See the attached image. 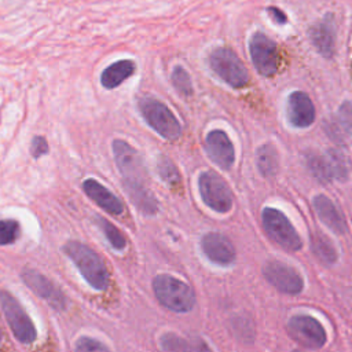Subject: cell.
I'll return each mask as SVG.
<instances>
[{
    "instance_id": "cell-9",
    "label": "cell",
    "mask_w": 352,
    "mask_h": 352,
    "mask_svg": "<svg viewBox=\"0 0 352 352\" xmlns=\"http://www.w3.org/2000/svg\"><path fill=\"white\" fill-rule=\"evenodd\" d=\"M290 337L307 348H320L326 342V331L320 322L309 315H296L287 322Z\"/></svg>"
},
{
    "instance_id": "cell-33",
    "label": "cell",
    "mask_w": 352,
    "mask_h": 352,
    "mask_svg": "<svg viewBox=\"0 0 352 352\" xmlns=\"http://www.w3.org/2000/svg\"><path fill=\"white\" fill-rule=\"evenodd\" d=\"M186 352H212L208 344L201 338H194L186 348Z\"/></svg>"
},
{
    "instance_id": "cell-31",
    "label": "cell",
    "mask_w": 352,
    "mask_h": 352,
    "mask_svg": "<svg viewBox=\"0 0 352 352\" xmlns=\"http://www.w3.org/2000/svg\"><path fill=\"white\" fill-rule=\"evenodd\" d=\"M338 120L342 128L352 136V102L345 100L338 107Z\"/></svg>"
},
{
    "instance_id": "cell-34",
    "label": "cell",
    "mask_w": 352,
    "mask_h": 352,
    "mask_svg": "<svg viewBox=\"0 0 352 352\" xmlns=\"http://www.w3.org/2000/svg\"><path fill=\"white\" fill-rule=\"evenodd\" d=\"M267 12H268V15L271 16V19H272L275 23H278V25H285V23L287 22L286 14H285L280 8H278V7H268V8H267Z\"/></svg>"
},
{
    "instance_id": "cell-24",
    "label": "cell",
    "mask_w": 352,
    "mask_h": 352,
    "mask_svg": "<svg viewBox=\"0 0 352 352\" xmlns=\"http://www.w3.org/2000/svg\"><path fill=\"white\" fill-rule=\"evenodd\" d=\"M98 224L102 230V232L104 234L106 239L110 242V245L117 249V250H122L126 245V241L124 238V235L121 234V231L109 220H106L104 217H98Z\"/></svg>"
},
{
    "instance_id": "cell-2",
    "label": "cell",
    "mask_w": 352,
    "mask_h": 352,
    "mask_svg": "<svg viewBox=\"0 0 352 352\" xmlns=\"http://www.w3.org/2000/svg\"><path fill=\"white\" fill-rule=\"evenodd\" d=\"M153 290L157 300L173 312H188L195 304L192 289L187 283L166 274L154 278Z\"/></svg>"
},
{
    "instance_id": "cell-4",
    "label": "cell",
    "mask_w": 352,
    "mask_h": 352,
    "mask_svg": "<svg viewBox=\"0 0 352 352\" xmlns=\"http://www.w3.org/2000/svg\"><path fill=\"white\" fill-rule=\"evenodd\" d=\"M212 70L230 87L243 88L249 82V73L239 56L230 48L219 47L209 55Z\"/></svg>"
},
{
    "instance_id": "cell-26",
    "label": "cell",
    "mask_w": 352,
    "mask_h": 352,
    "mask_svg": "<svg viewBox=\"0 0 352 352\" xmlns=\"http://www.w3.org/2000/svg\"><path fill=\"white\" fill-rule=\"evenodd\" d=\"M307 165H308V169L311 170V173L314 175V177H316L320 183H329L331 180L329 170L326 168L323 155H319L315 153L309 154L307 157Z\"/></svg>"
},
{
    "instance_id": "cell-15",
    "label": "cell",
    "mask_w": 352,
    "mask_h": 352,
    "mask_svg": "<svg viewBox=\"0 0 352 352\" xmlns=\"http://www.w3.org/2000/svg\"><path fill=\"white\" fill-rule=\"evenodd\" d=\"M22 279L28 287H30L38 297L47 300L54 308L62 311L66 307L65 296L43 274L37 272L36 270H25L22 271Z\"/></svg>"
},
{
    "instance_id": "cell-18",
    "label": "cell",
    "mask_w": 352,
    "mask_h": 352,
    "mask_svg": "<svg viewBox=\"0 0 352 352\" xmlns=\"http://www.w3.org/2000/svg\"><path fill=\"white\" fill-rule=\"evenodd\" d=\"M314 208L319 216V219L334 232L345 234L346 232V221L342 213L338 210L336 204L327 198L326 195H316L314 198Z\"/></svg>"
},
{
    "instance_id": "cell-11",
    "label": "cell",
    "mask_w": 352,
    "mask_h": 352,
    "mask_svg": "<svg viewBox=\"0 0 352 352\" xmlns=\"http://www.w3.org/2000/svg\"><path fill=\"white\" fill-rule=\"evenodd\" d=\"M263 274L265 279L282 293L298 294L304 287L301 275L293 267L282 261H268L263 268Z\"/></svg>"
},
{
    "instance_id": "cell-36",
    "label": "cell",
    "mask_w": 352,
    "mask_h": 352,
    "mask_svg": "<svg viewBox=\"0 0 352 352\" xmlns=\"http://www.w3.org/2000/svg\"><path fill=\"white\" fill-rule=\"evenodd\" d=\"M293 352H301V351H293Z\"/></svg>"
},
{
    "instance_id": "cell-22",
    "label": "cell",
    "mask_w": 352,
    "mask_h": 352,
    "mask_svg": "<svg viewBox=\"0 0 352 352\" xmlns=\"http://www.w3.org/2000/svg\"><path fill=\"white\" fill-rule=\"evenodd\" d=\"M311 250L322 263L327 265L334 264L337 261V252L331 241L319 231L311 235Z\"/></svg>"
},
{
    "instance_id": "cell-32",
    "label": "cell",
    "mask_w": 352,
    "mask_h": 352,
    "mask_svg": "<svg viewBox=\"0 0 352 352\" xmlns=\"http://www.w3.org/2000/svg\"><path fill=\"white\" fill-rule=\"evenodd\" d=\"M48 153V143L45 140V138L43 136H34L32 139V144H30V154L34 158H40L41 155Z\"/></svg>"
},
{
    "instance_id": "cell-1",
    "label": "cell",
    "mask_w": 352,
    "mask_h": 352,
    "mask_svg": "<svg viewBox=\"0 0 352 352\" xmlns=\"http://www.w3.org/2000/svg\"><path fill=\"white\" fill-rule=\"evenodd\" d=\"M62 249L78 268L80 274L89 286H92L95 290H106L109 287V271L95 250L78 241H69Z\"/></svg>"
},
{
    "instance_id": "cell-20",
    "label": "cell",
    "mask_w": 352,
    "mask_h": 352,
    "mask_svg": "<svg viewBox=\"0 0 352 352\" xmlns=\"http://www.w3.org/2000/svg\"><path fill=\"white\" fill-rule=\"evenodd\" d=\"M135 62L129 59H122L111 63L107 66L100 76V82L104 88L113 89L118 87L122 81H125L128 77H131L135 73Z\"/></svg>"
},
{
    "instance_id": "cell-3",
    "label": "cell",
    "mask_w": 352,
    "mask_h": 352,
    "mask_svg": "<svg viewBox=\"0 0 352 352\" xmlns=\"http://www.w3.org/2000/svg\"><path fill=\"white\" fill-rule=\"evenodd\" d=\"M139 110L146 122L164 139L176 140L182 135L177 118L162 102L154 98H143L139 100Z\"/></svg>"
},
{
    "instance_id": "cell-21",
    "label": "cell",
    "mask_w": 352,
    "mask_h": 352,
    "mask_svg": "<svg viewBox=\"0 0 352 352\" xmlns=\"http://www.w3.org/2000/svg\"><path fill=\"white\" fill-rule=\"evenodd\" d=\"M326 168L329 170L330 179H337L340 182H344L349 176V164L346 157L338 151V150H329L326 154H323Z\"/></svg>"
},
{
    "instance_id": "cell-30",
    "label": "cell",
    "mask_w": 352,
    "mask_h": 352,
    "mask_svg": "<svg viewBox=\"0 0 352 352\" xmlns=\"http://www.w3.org/2000/svg\"><path fill=\"white\" fill-rule=\"evenodd\" d=\"M76 352H110L104 344L91 337H80L76 341Z\"/></svg>"
},
{
    "instance_id": "cell-27",
    "label": "cell",
    "mask_w": 352,
    "mask_h": 352,
    "mask_svg": "<svg viewBox=\"0 0 352 352\" xmlns=\"http://www.w3.org/2000/svg\"><path fill=\"white\" fill-rule=\"evenodd\" d=\"M170 80H172V84L173 87L183 95H191L192 92V85H191V80H190V76L188 73L182 67V66H176L172 72V76H170Z\"/></svg>"
},
{
    "instance_id": "cell-17",
    "label": "cell",
    "mask_w": 352,
    "mask_h": 352,
    "mask_svg": "<svg viewBox=\"0 0 352 352\" xmlns=\"http://www.w3.org/2000/svg\"><path fill=\"white\" fill-rule=\"evenodd\" d=\"M82 188L85 194L103 210L116 216L124 212V205L120 198H117L111 191H109L95 179H85L82 183Z\"/></svg>"
},
{
    "instance_id": "cell-28",
    "label": "cell",
    "mask_w": 352,
    "mask_h": 352,
    "mask_svg": "<svg viewBox=\"0 0 352 352\" xmlns=\"http://www.w3.org/2000/svg\"><path fill=\"white\" fill-rule=\"evenodd\" d=\"M19 235V224L15 220H0V245H10Z\"/></svg>"
},
{
    "instance_id": "cell-7",
    "label": "cell",
    "mask_w": 352,
    "mask_h": 352,
    "mask_svg": "<svg viewBox=\"0 0 352 352\" xmlns=\"http://www.w3.org/2000/svg\"><path fill=\"white\" fill-rule=\"evenodd\" d=\"M0 304L7 319V323L12 330L14 336L16 337V340L21 341L22 344L33 342L37 336L34 324L29 315L25 312V309L21 307L18 300L8 292L1 290Z\"/></svg>"
},
{
    "instance_id": "cell-25",
    "label": "cell",
    "mask_w": 352,
    "mask_h": 352,
    "mask_svg": "<svg viewBox=\"0 0 352 352\" xmlns=\"http://www.w3.org/2000/svg\"><path fill=\"white\" fill-rule=\"evenodd\" d=\"M157 168H158V173L161 176V179L168 183L169 186H177L180 183V175L177 168L175 166V164L165 155H161L158 158L157 162Z\"/></svg>"
},
{
    "instance_id": "cell-16",
    "label": "cell",
    "mask_w": 352,
    "mask_h": 352,
    "mask_svg": "<svg viewBox=\"0 0 352 352\" xmlns=\"http://www.w3.org/2000/svg\"><path fill=\"white\" fill-rule=\"evenodd\" d=\"M308 33L316 51L324 58H331L336 44V22L333 14H326L319 22L311 26Z\"/></svg>"
},
{
    "instance_id": "cell-10",
    "label": "cell",
    "mask_w": 352,
    "mask_h": 352,
    "mask_svg": "<svg viewBox=\"0 0 352 352\" xmlns=\"http://www.w3.org/2000/svg\"><path fill=\"white\" fill-rule=\"evenodd\" d=\"M113 153L116 164L122 175L124 182L146 183V168L140 154L126 142L116 139L113 142Z\"/></svg>"
},
{
    "instance_id": "cell-5",
    "label": "cell",
    "mask_w": 352,
    "mask_h": 352,
    "mask_svg": "<svg viewBox=\"0 0 352 352\" xmlns=\"http://www.w3.org/2000/svg\"><path fill=\"white\" fill-rule=\"evenodd\" d=\"M261 221L268 236L289 252L301 249V239L292 226L289 219L275 208H264L261 212Z\"/></svg>"
},
{
    "instance_id": "cell-13",
    "label": "cell",
    "mask_w": 352,
    "mask_h": 352,
    "mask_svg": "<svg viewBox=\"0 0 352 352\" xmlns=\"http://www.w3.org/2000/svg\"><path fill=\"white\" fill-rule=\"evenodd\" d=\"M205 150L210 160L223 169H230L235 160L234 146L221 129L210 131L205 138Z\"/></svg>"
},
{
    "instance_id": "cell-35",
    "label": "cell",
    "mask_w": 352,
    "mask_h": 352,
    "mask_svg": "<svg viewBox=\"0 0 352 352\" xmlns=\"http://www.w3.org/2000/svg\"><path fill=\"white\" fill-rule=\"evenodd\" d=\"M0 341H1V331H0Z\"/></svg>"
},
{
    "instance_id": "cell-19",
    "label": "cell",
    "mask_w": 352,
    "mask_h": 352,
    "mask_svg": "<svg viewBox=\"0 0 352 352\" xmlns=\"http://www.w3.org/2000/svg\"><path fill=\"white\" fill-rule=\"evenodd\" d=\"M124 187L135 204V206L146 214H154L158 210V202L154 195L147 190L144 183H135V182H124Z\"/></svg>"
},
{
    "instance_id": "cell-23",
    "label": "cell",
    "mask_w": 352,
    "mask_h": 352,
    "mask_svg": "<svg viewBox=\"0 0 352 352\" xmlns=\"http://www.w3.org/2000/svg\"><path fill=\"white\" fill-rule=\"evenodd\" d=\"M257 168L264 177H271L278 172V154L272 144H263L257 148Z\"/></svg>"
},
{
    "instance_id": "cell-14",
    "label": "cell",
    "mask_w": 352,
    "mask_h": 352,
    "mask_svg": "<svg viewBox=\"0 0 352 352\" xmlns=\"http://www.w3.org/2000/svg\"><path fill=\"white\" fill-rule=\"evenodd\" d=\"M202 252L214 264L226 267L235 261V249L231 241L220 232H208L201 239Z\"/></svg>"
},
{
    "instance_id": "cell-12",
    "label": "cell",
    "mask_w": 352,
    "mask_h": 352,
    "mask_svg": "<svg viewBox=\"0 0 352 352\" xmlns=\"http://www.w3.org/2000/svg\"><path fill=\"white\" fill-rule=\"evenodd\" d=\"M286 116L294 128H308L314 124L316 113L311 98L302 91H294L287 98Z\"/></svg>"
},
{
    "instance_id": "cell-29",
    "label": "cell",
    "mask_w": 352,
    "mask_h": 352,
    "mask_svg": "<svg viewBox=\"0 0 352 352\" xmlns=\"http://www.w3.org/2000/svg\"><path fill=\"white\" fill-rule=\"evenodd\" d=\"M160 345L162 352H186L187 348L184 341L173 333L164 334L160 340Z\"/></svg>"
},
{
    "instance_id": "cell-8",
    "label": "cell",
    "mask_w": 352,
    "mask_h": 352,
    "mask_svg": "<svg viewBox=\"0 0 352 352\" xmlns=\"http://www.w3.org/2000/svg\"><path fill=\"white\" fill-rule=\"evenodd\" d=\"M249 52L254 69L264 77H271L278 72L279 54L274 40L263 32H256L249 40Z\"/></svg>"
},
{
    "instance_id": "cell-6",
    "label": "cell",
    "mask_w": 352,
    "mask_h": 352,
    "mask_svg": "<svg viewBox=\"0 0 352 352\" xmlns=\"http://www.w3.org/2000/svg\"><path fill=\"white\" fill-rule=\"evenodd\" d=\"M198 187L206 206L219 213H227L232 208V194L228 184L213 170L199 175Z\"/></svg>"
}]
</instances>
